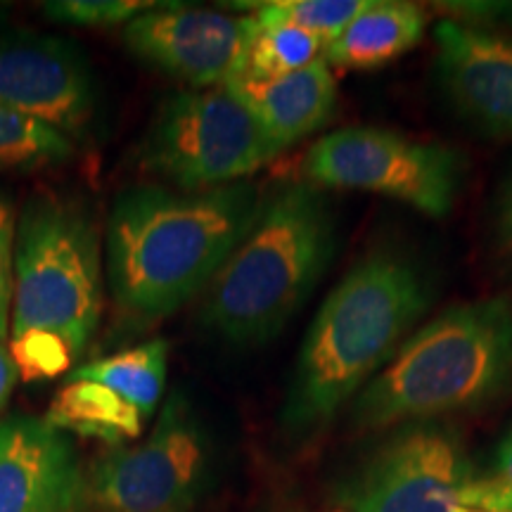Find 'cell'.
I'll return each mask as SVG.
<instances>
[{"label":"cell","instance_id":"4fadbf2b","mask_svg":"<svg viewBox=\"0 0 512 512\" xmlns=\"http://www.w3.org/2000/svg\"><path fill=\"white\" fill-rule=\"evenodd\" d=\"M434 41L439 86L460 117L486 136L512 138V38L444 19Z\"/></svg>","mask_w":512,"mask_h":512},{"label":"cell","instance_id":"e0dca14e","mask_svg":"<svg viewBox=\"0 0 512 512\" xmlns=\"http://www.w3.org/2000/svg\"><path fill=\"white\" fill-rule=\"evenodd\" d=\"M166 370H169V344L164 339H150L140 347L74 368L69 380L102 384L133 403L143 418H150L164 396Z\"/></svg>","mask_w":512,"mask_h":512},{"label":"cell","instance_id":"ac0fdd59","mask_svg":"<svg viewBox=\"0 0 512 512\" xmlns=\"http://www.w3.org/2000/svg\"><path fill=\"white\" fill-rule=\"evenodd\" d=\"M325 41L309 31L283 27V24H259L247 17V48L233 81H273L323 60ZM230 81V83H233Z\"/></svg>","mask_w":512,"mask_h":512},{"label":"cell","instance_id":"9c48e42d","mask_svg":"<svg viewBox=\"0 0 512 512\" xmlns=\"http://www.w3.org/2000/svg\"><path fill=\"white\" fill-rule=\"evenodd\" d=\"M460 434L446 422L389 430L332 489L339 512H467L475 482Z\"/></svg>","mask_w":512,"mask_h":512},{"label":"cell","instance_id":"ba28073f","mask_svg":"<svg viewBox=\"0 0 512 512\" xmlns=\"http://www.w3.org/2000/svg\"><path fill=\"white\" fill-rule=\"evenodd\" d=\"M304 178L320 190H363L444 219L465 178L458 150L377 126H344L316 140Z\"/></svg>","mask_w":512,"mask_h":512},{"label":"cell","instance_id":"277c9868","mask_svg":"<svg viewBox=\"0 0 512 512\" xmlns=\"http://www.w3.org/2000/svg\"><path fill=\"white\" fill-rule=\"evenodd\" d=\"M512 384V299L451 306L401 344L349 406L356 432L472 413Z\"/></svg>","mask_w":512,"mask_h":512},{"label":"cell","instance_id":"9a60e30c","mask_svg":"<svg viewBox=\"0 0 512 512\" xmlns=\"http://www.w3.org/2000/svg\"><path fill=\"white\" fill-rule=\"evenodd\" d=\"M427 31V12L403 0H370L368 8L325 46L323 60L342 69L387 67L418 46Z\"/></svg>","mask_w":512,"mask_h":512},{"label":"cell","instance_id":"5b68a950","mask_svg":"<svg viewBox=\"0 0 512 512\" xmlns=\"http://www.w3.org/2000/svg\"><path fill=\"white\" fill-rule=\"evenodd\" d=\"M102 242L95 211L81 197L41 192L17 219L10 337L48 335L74 358L102 318Z\"/></svg>","mask_w":512,"mask_h":512},{"label":"cell","instance_id":"6da1fadb","mask_svg":"<svg viewBox=\"0 0 512 512\" xmlns=\"http://www.w3.org/2000/svg\"><path fill=\"white\" fill-rule=\"evenodd\" d=\"M430 273L401 247H375L332 287L299 347L278 427L316 439L392 361L432 306Z\"/></svg>","mask_w":512,"mask_h":512},{"label":"cell","instance_id":"5bb4252c","mask_svg":"<svg viewBox=\"0 0 512 512\" xmlns=\"http://www.w3.org/2000/svg\"><path fill=\"white\" fill-rule=\"evenodd\" d=\"M228 86L245 100L280 150L320 131L337 107V81L325 60L273 81H233Z\"/></svg>","mask_w":512,"mask_h":512},{"label":"cell","instance_id":"8fae6325","mask_svg":"<svg viewBox=\"0 0 512 512\" xmlns=\"http://www.w3.org/2000/svg\"><path fill=\"white\" fill-rule=\"evenodd\" d=\"M133 55L192 88L228 86L247 48V17L159 3L124 27Z\"/></svg>","mask_w":512,"mask_h":512},{"label":"cell","instance_id":"3957f363","mask_svg":"<svg viewBox=\"0 0 512 512\" xmlns=\"http://www.w3.org/2000/svg\"><path fill=\"white\" fill-rule=\"evenodd\" d=\"M335 249L337 216L325 192L309 181L278 185L202 292L200 325L230 347L268 344L316 290Z\"/></svg>","mask_w":512,"mask_h":512},{"label":"cell","instance_id":"2e32d148","mask_svg":"<svg viewBox=\"0 0 512 512\" xmlns=\"http://www.w3.org/2000/svg\"><path fill=\"white\" fill-rule=\"evenodd\" d=\"M50 427L83 439L124 446L143 432V413L124 396L88 380H69L43 415Z\"/></svg>","mask_w":512,"mask_h":512},{"label":"cell","instance_id":"44dd1931","mask_svg":"<svg viewBox=\"0 0 512 512\" xmlns=\"http://www.w3.org/2000/svg\"><path fill=\"white\" fill-rule=\"evenodd\" d=\"M152 0H55L43 5V15L53 22L79 24V27H112L155 10Z\"/></svg>","mask_w":512,"mask_h":512},{"label":"cell","instance_id":"ffe728a7","mask_svg":"<svg viewBox=\"0 0 512 512\" xmlns=\"http://www.w3.org/2000/svg\"><path fill=\"white\" fill-rule=\"evenodd\" d=\"M370 0H271V3H238L235 8L254 10L259 24H283L309 31L325 46L342 34L368 8Z\"/></svg>","mask_w":512,"mask_h":512},{"label":"cell","instance_id":"cb8c5ba5","mask_svg":"<svg viewBox=\"0 0 512 512\" xmlns=\"http://www.w3.org/2000/svg\"><path fill=\"white\" fill-rule=\"evenodd\" d=\"M491 238H494L496 259L505 275L512 280V169L498 185L491 216Z\"/></svg>","mask_w":512,"mask_h":512},{"label":"cell","instance_id":"4316f807","mask_svg":"<svg viewBox=\"0 0 512 512\" xmlns=\"http://www.w3.org/2000/svg\"><path fill=\"white\" fill-rule=\"evenodd\" d=\"M470 512H482V510H470Z\"/></svg>","mask_w":512,"mask_h":512},{"label":"cell","instance_id":"484cf974","mask_svg":"<svg viewBox=\"0 0 512 512\" xmlns=\"http://www.w3.org/2000/svg\"><path fill=\"white\" fill-rule=\"evenodd\" d=\"M17 377H19V370H17L15 358L10 354L8 342H0V411L8 406L12 389H15L17 384Z\"/></svg>","mask_w":512,"mask_h":512},{"label":"cell","instance_id":"7c38bea8","mask_svg":"<svg viewBox=\"0 0 512 512\" xmlns=\"http://www.w3.org/2000/svg\"><path fill=\"white\" fill-rule=\"evenodd\" d=\"M0 512H91L79 451L46 418L0 420Z\"/></svg>","mask_w":512,"mask_h":512},{"label":"cell","instance_id":"d4e9b609","mask_svg":"<svg viewBox=\"0 0 512 512\" xmlns=\"http://www.w3.org/2000/svg\"><path fill=\"white\" fill-rule=\"evenodd\" d=\"M434 8L444 15H451V22L479 29L489 27V22L512 17V3H437Z\"/></svg>","mask_w":512,"mask_h":512},{"label":"cell","instance_id":"7a4b0ae2","mask_svg":"<svg viewBox=\"0 0 512 512\" xmlns=\"http://www.w3.org/2000/svg\"><path fill=\"white\" fill-rule=\"evenodd\" d=\"M261 204L242 181L202 192L136 185L107 219V283L128 328L169 318L207 285L245 238Z\"/></svg>","mask_w":512,"mask_h":512},{"label":"cell","instance_id":"8992f818","mask_svg":"<svg viewBox=\"0 0 512 512\" xmlns=\"http://www.w3.org/2000/svg\"><path fill=\"white\" fill-rule=\"evenodd\" d=\"M280 152L233 88H192L164 102L140 166L176 190L202 192L247 181Z\"/></svg>","mask_w":512,"mask_h":512},{"label":"cell","instance_id":"603a6c76","mask_svg":"<svg viewBox=\"0 0 512 512\" xmlns=\"http://www.w3.org/2000/svg\"><path fill=\"white\" fill-rule=\"evenodd\" d=\"M15 247L17 211L5 192H0V342L10 337L12 297H15Z\"/></svg>","mask_w":512,"mask_h":512},{"label":"cell","instance_id":"30bf717a","mask_svg":"<svg viewBox=\"0 0 512 512\" xmlns=\"http://www.w3.org/2000/svg\"><path fill=\"white\" fill-rule=\"evenodd\" d=\"M0 107L76 143L98 107L91 64L67 38L27 31L0 36Z\"/></svg>","mask_w":512,"mask_h":512},{"label":"cell","instance_id":"52a82bcc","mask_svg":"<svg viewBox=\"0 0 512 512\" xmlns=\"http://www.w3.org/2000/svg\"><path fill=\"white\" fill-rule=\"evenodd\" d=\"M211 437L183 389L164 401L150 437L110 446L88 470L93 512H195L214 484Z\"/></svg>","mask_w":512,"mask_h":512},{"label":"cell","instance_id":"d6986e66","mask_svg":"<svg viewBox=\"0 0 512 512\" xmlns=\"http://www.w3.org/2000/svg\"><path fill=\"white\" fill-rule=\"evenodd\" d=\"M76 145L60 131L0 107V171H36L67 164Z\"/></svg>","mask_w":512,"mask_h":512},{"label":"cell","instance_id":"7402d4cb","mask_svg":"<svg viewBox=\"0 0 512 512\" xmlns=\"http://www.w3.org/2000/svg\"><path fill=\"white\" fill-rule=\"evenodd\" d=\"M465 510L512 512V425L498 441L491 470L467 489Z\"/></svg>","mask_w":512,"mask_h":512}]
</instances>
